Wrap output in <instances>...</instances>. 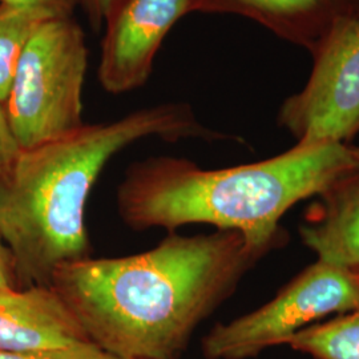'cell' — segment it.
<instances>
[{"label":"cell","instance_id":"6da1fadb","mask_svg":"<svg viewBox=\"0 0 359 359\" xmlns=\"http://www.w3.org/2000/svg\"><path fill=\"white\" fill-rule=\"evenodd\" d=\"M258 259L238 231H170L140 255L63 265L51 286L104 351L120 359H179L197 326Z\"/></svg>","mask_w":359,"mask_h":359},{"label":"cell","instance_id":"7a4b0ae2","mask_svg":"<svg viewBox=\"0 0 359 359\" xmlns=\"http://www.w3.org/2000/svg\"><path fill=\"white\" fill-rule=\"evenodd\" d=\"M147 137L219 140L188 104L142 108L115 121L81 126L23 151L0 181V231L13 257L16 287L51 286L60 266L90 257L84 213L107 163Z\"/></svg>","mask_w":359,"mask_h":359},{"label":"cell","instance_id":"3957f363","mask_svg":"<svg viewBox=\"0 0 359 359\" xmlns=\"http://www.w3.org/2000/svg\"><path fill=\"white\" fill-rule=\"evenodd\" d=\"M358 164L347 144L299 145L255 164L203 169L187 158L132 164L117 189L121 219L135 231H175L191 224L238 231L262 258L283 243L280 221L297 203L318 196Z\"/></svg>","mask_w":359,"mask_h":359},{"label":"cell","instance_id":"277c9868","mask_svg":"<svg viewBox=\"0 0 359 359\" xmlns=\"http://www.w3.org/2000/svg\"><path fill=\"white\" fill-rule=\"evenodd\" d=\"M87 65L86 35L72 16L51 18L39 25L19 60L4 103L23 151L84 126Z\"/></svg>","mask_w":359,"mask_h":359},{"label":"cell","instance_id":"5b68a950","mask_svg":"<svg viewBox=\"0 0 359 359\" xmlns=\"http://www.w3.org/2000/svg\"><path fill=\"white\" fill-rule=\"evenodd\" d=\"M359 308L354 270L317 261L277 295L245 316L215 325L201 341L205 359H250L329 316Z\"/></svg>","mask_w":359,"mask_h":359},{"label":"cell","instance_id":"8992f818","mask_svg":"<svg viewBox=\"0 0 359 359\" xmlns=\"http://www.w3.org/2000/svg\"><path fill=\"white\" fill-rule=\"evenodd\" d=\"M311 56L308 83L283 102L278 124L299 145L346 144L359 133V13L339 18Z\"/></svg>","mask_w":359,"mask_h":359},{"label":"cell","instance_id":"52a82bcc","mask_svg":"<svg viewBox=\"0 0 359 359\" xmlns=\"http://www.w3.org/2000/svg\"><path fill=\"white\" fill-rule=\"evenodd\" d=\"M192 0H117L105 16V34L97 69L109 93L144 86L157 51L170 28L191 13Z\"/></svg>","mask_w":359,"mask_h":359},{"label":"cell","instance_id":"ba28073f","mask_svg":"<svg viewBox=\"0 0 359 359\" xmlns=\"http://www.w3.org/2000/svg\"><path fill=\"white\" fill-rule=\"evenodd\" d=\"M92 344L52 286L0 290V350L39 351Z\"/></svg>","mask_w":359,"mask_h":359},{"label":"cell","instance_id":"9c48e42d","mask_svg":"<svg viewBox=\"0 0 359 359\" xmlns=\"http://www.w3.org/2000/svg\"><path fill=\"white\" fill-rule=\"evenodd\" d=\"M191 13L244 16L311 53L339 18L359 13V0H192Z\"/></svg>","mask_w":359,"mask_h":359},{"label":"cell","instance_id":"30bf717a","mask_svg":"<svg viewBox=\"0 0 359 359\" xmlns=\"http://www.w3.org/2000/svg\"><path fill=\"white\" fill-rule=\"evenodd\" d=\"M299 236L320 261L359 269V167L318 194L299 226Z\"/></svg>","mask_w":359,"mask_h":359},{"label":"cell","instance_id":"8fae6325","mask_svg":"<svg viewBox=\"0 0 359 359\" xmlns=\"http://www.w3.org/2000/svg\"><path fill=\"white\" fill-rule=\"evenodd\" d=\"M286 345L313 359H359V308L310 325Z\"/></svg>","mask_w":359,"mask_h":359},{"label":"cell","instance_id":"7c38bea8","mask_svg":"<svg viewBox=\"0 0 359 359\" xmlns=\"http://www.w3.org/2000/svg\"><path fill=\"white\" fill-rule=\"evenodd\" d=\"M47 13L0 6V103H6L13 76L28 40Z\"/></svg>","mask_w":359,"mask_h":359},{"label":"cell","instance_id":"4fadbf2b","mask_svg":"<svg viewBox=\"0 0 359 359\" xmlns=\"http://www.w3.org/2000/svg\"><path fill=\"white\" fill-rule=\"evenodd\" d=\"M0 359H120L104 351L95 344L79 346L39 350V351H1Z\"/></svg>","mask_w":359,"mask_h":359},{"label":"cell","instance_id":"5bb4252c","mask_svg":"<svg viewBox=\"0 0 359 359\" xmlns=\"http://www.w3.org/2000/svg\"><path fill=\"white\" fill-rule=\"evenodd\" d=\"M23 152L13 133L4 104L0 103V181L6 179Z\"/></svg>","mask_w":359,"mask_h":359},{"label":"cell","instance_id":"9a60e30c","mask_svg":"<svg viewBox=\"0 0 359 359\" xmlns=\"http://www.w3.org/2000/svg\"><path fill=\"white\" fill-rule=\"evenodd\" d=\"M0 6L36 10L51 18H68L79 7V0H0Z\"/></svg>","mask_w":359,"mask_h":359},{"label":"cell","instance_id":"2e32d148","mask_svg":"<svg viewBox=\"0 0 359 359\" xmlns=\"http://www.w3.org/2000/svg\"><path fill=\"white\" fill-rule=\"evenodd\" d=\"M116 1L117 0H79V6L87 13L90 25L97 29Z\"/></svg>","mask_w":359,"mask_h":359},{"label":"cell","instance_id":"e0dca14e","mask_svg":"<svg viewBox=\"0 0 359 359\" xmlns=\"http://www.w3.org/2000/svg\"><path fill=\"white\" fill-rule=\"evenodd\" d=\"M7 287H16V283L13 274V257L0 231V290Z\"/></svg>","mask_w":359,"mask_h":359},{"label":"cell","instance_id":"ac0fdd59","mask_svg":"<svg viewBox=\"0 0 359 359\" xmlns=\"http://www.w3.org/2000/svg\"><path fill=\"white\" fill-rule=\"evenodd\" d=\"M350 152L359 167V147H350Z\"/></svg>","mask_w":359,"mask_h":359},{"label":"cell","instance_id":"d6986e66","mask_svg":"<svg viewBox=\"0 0 359 359\" xmlns=\"http://www.w3.org/2000/svg\"><path fill=\"white\" fill-rule=\"evenodd\" d=\"M354 273H355V276H357V280H358L359 283V269L354 270Z\"/></svg>","mask_w":359,"mask_h":359}]
</instances>
